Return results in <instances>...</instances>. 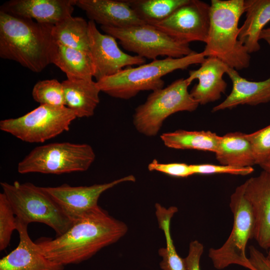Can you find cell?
<instances>
[{
    "mask_svg": "<svg viewBox=\"0 0 270 270\" xmlns=\"http://www.w3.org/2000/svg\"><path fill=\"white\" fill-rule=\"evenodd\" d=\"M127 231L126 224L98 206L74 220L62 234L54 238H41L35 242L48 258L64 266L88 260Z\"/></svg>",
    "mask_w": 270,
    "mask_h": 270,
    "instance_id": "cell-1",
    "label": "cell"
},
{
    "mask_svg": "<svg viewBox=\"0 0 270 270\" xmlns=\"http://www.w3.org/2000/svg\"><path fill=\"white\" fill-rule=\"evenodd\" d=\"M52 25L0 10V56L35 72L50 63Z\"/></svg>",
    "mask_w": 270,
    "mask_h": 270,
    "instance_id": "cell-2",
    "label": "cell"
},
{
    "mask_svg": "<svg viewBox=\"0 0 270 270\" xmlns=\"http://www.w3.org/2000/svg\"><path fill=\"white\" fill-rule=\"evenodd\" d=\"M244 0H212L210 28L202 51L238 70L248 68L250 56L239 40L238 22L245 13Z\"/></svg>",
    "mask_w": 270,
    "mask_h": 270,
    "instance_id": "cell-3",
    "label": "cell"
},
{
    "mask_svg": "<svg viewBox=\"0 0 270 270\" xmlns=\"http://www.w3.org/2000/svg\"><path fill=\"white\" fill-rule=\"evenodd\" d=\"M205 58L202 52H194L180 58L156 59L134 68L127 67L96 82L101 92L114 98L128 100L142 91L152 92L163 88L164 76L176 70L187 69L192 64H201Z\"/></svg>",
    "mask_w": 270,
    "mask_h": 270,
    "instance_id": "cell-4",
    "label": "cell"
},
{
    "mask_svg": "<svg viewBox=\"0 0 270 270\" xmlns=\"http://www.w3.org/2000/svg\"><path fill=\"white\" fill-rule=\"evenodd\" d=\"M16 219L28 225L34 222L44 224L60 236L72 226L73 221L42 188L31 182H0Z\"/></svg>",
    "mask_w": 270,
    "mask_h": 270,
    "instance_id": "cell-5",
    "label": "cell"
},
{
    "mask_svg": "<svg viewBox=\"0 0 270 270\" xmlns=\"http://www.w3.org/2000/svg\"><path fill=\"white\" fill-rule=\"evenodd\" d=\"M190 84L186 78H182L166 88L152 91L135 110L133 124L137 131L148 136H156L170 116L196 110L199 104L188 90Z\"/></svg>",
    "mask_w": 270,
    "mask_h": 270,
    "instance_id": "cell-6",
    "label": "cell"
},
{
    "mask_svg": "<svg viewBox=\"0 0 270 270\" xmlns=\"http://www.w3.org/2000/svg\"><path fill=\"white\" fill-rule=\"evenodd\" d=\"M96 154L86 144L53 142L34 148L18 165L21 174L37 172L60 174L87 170Z\"/></svg>",
    "mask_w": 270,
    "mask_h": 270,
    "instance_id": "cell-7",
    "label": "cell"
},
{
    "mask_svg": "<svg viewBox=\"0 0 270 270\" xmlns=\"http://www.w3.org/2000/svg\"><path fill=\"white\" fill-rule=\"evenodd\" d=\"M244 190L243 183L230 196V206L234 222L228 238L220 247L209 250L208 257L216 269L222 270L230 265L237 264L249 270H256L246 254L248 240L254 238V221Z\"/></svg>",
    "mask_w": 270,
    "mask_h": 270,
    "instance_id": "cell-8",
    "label": "cell"
},
{
    "mask_svg": "<svg viewBox=\"0 0 270 270\" xmlns=\"http://www.w3.org/2000/svg\"><path fill=\"white\" fill-rule=\"evenodd\" d=\"M76 118L66 106L40 105L21 116L0 120V129L24 142H44L68 131Z\"/></svg>",
    "mask_w": 270,
    "mask_h": 270,
    "instance_id": "cell-9",
    "label": "cell"
},
{
    "mask_svg": "<svg viewBox=\"0 0 270 270\" xmlns=\"http://www.w3.org/2000/svg\"><path fill=\"white\" fill-rule=\"evenodd\" d=\"M101 30L118 40L126 50L144 58L158 56L180 58L194 52L182 42L155 27L144 24L124 28L100 26Z\"/></svg>",
    "mask_w": 270,
    "mask_h": 270,
    "instance_id": "cell-10",
    "label": "cell"
},
{
    "mask_svg": "<svg viewBox=\"0 0 270 270\" xmlns=\"http://www.w3.org/2000/svg\"><path fill=\"white\" fill-rule=\"evenodd\" d=\"M210 4L188 0L164 20L150 24L177 40L206 42L210 28Z\"/></svg>",
    "mask_w": 270,
    "mask_h": 270,
    "instance_id": "cell-11",
    "label": "cell"
},
{
    "mask_svg": "<svg viewBox=\"0 0 270 270\" xmlns=\"http://www.w3.org/2000/svg\"><path fill=\"white\" fill-rule=\"evenodd\" d=\"M88 30L89 54L96 81L115 74L124 67L145 64L146 58L122 50L116 40L110 35L102 34L92 20L88 21Z\"/></svg>",
    "mask_w": 270,
    "mask_h": 270,
    "instance_id": "cell-12",
    "label": "cell"
},
{
    "mask_svg": "<svg viewBox=\"0 0 270 270\" xmlns=\"http://www.w3.org/2000/svg\"><path fill=\"white\" fill-rule=\"evenodd\" d=\"M135 180L133 175H129L109 182L90 186H73L65 184L58 186L42 187L74 222L99 206L98 200L104 192L119 184Z\"/></svg>",
    "mask_w": 270,
    "mask_h": 270,
    "instance_id": "cell-13",
    "label": "cell"
},
{
    "mask_svg": "<svg viewBox=\"0 0 270 270\" xmlns=\"http://www.w3.org/2000/svg\"><path fill=\"white\" fill-rule=\"evenodd\" d=\"M245 196L254 215V238L262 248H270V173L263 170L244 182Z\"/></svg>",
    "mask_w": 270,
    "mask_h": 270,
    "instance_id": "cell-14",
    "label": "cell"
},
{
    "mask_svg": "<svg viewBox=\"0 0 270 270\" xmlns=\"http://www.w3.org/2000/svg\"><path fill=\"white\" fill-rule=\"evenodd\" d=\"M76 0H11L4 2L0 10L36 22L55 25L72 16Z\"/></svg>",
    "mask_w": 270,
    "mask_h": 270,
    "instance_id": "cell-15",
    "label": "cell"
},
{
    "mask_svg": "<svg viewBox=\"0 0 270 270\" xmlns=\"http://www.w3.org/2000/svg\"><path fill=\"white\" fill-rule=\"evenodd\" d=\"M20 241L16 248L0 260V270H64V266L48 258L30 237L28 225L16 218Z\"/></svg>",
    "mask_w": 270,
    "mask_h": 270,
    "instance_id": "cell-16",
    "label": "cell"
},
{
    "mask_svg": "<svg viewBox=\"0 0 270 270\" xmlns=\"http://www.w3.org/2000/svg\"><path fill=\"white\" fill-rule=\"evenodd\" d=\"M228 67L217 58L208 57L198 69L189 71L188 82L190 84L194 80H198L190 92L199 104L216 101L226 92L227 84L223 76Z\"/></svg>",
    "mask_w": 270,
    "mask_h": 270,
    "instance_id": "cell-17",
    "label": "cell"
},
{
    "mask_svg": "<svg viewBox=\"0 0 270 270\" xmlns=\"http://www.w3.org/2000/svg\"><path fill=\"white\" fill-rule=\"evenodd\" d=\"M76 6L101 26L124 28L146 24L126 0H76Z\"/></svg>",
    "mask_w": 270,
    "mask_h": 270,
    "instance_id": "cell-18",
    "label": "cell"
},
{
    "mask_svg": "<svg viewBox=\"0 0 270 270\" xmlns=\"http://www.w3.org/2000/svg\"><path fill=\"white\" fill-rule=\"evenodd\" d=\"M226 74L232 82V90L226 98L214 106L212 112L232 109L238 106H256L270 102V77L262 81H250L228 67Z\"/></svg>",
    "mask_w": 270,
    "mask_h": 270,
    "instance_id": "cell-19",
    "label": "cell"
},
{
    "mask_svg": "<svg viewBox=\"0 0 270 270\" xmlns=\"http://www.w3.org/2000/svg\"><path fill=\"white\" fill-rule=\"evenodd\" d=\"M62 82L66 106L72 110L76 118L92 116L100 103L101 92L96 82L92 79H66Z\"/></svg>",
    "mask_w": 270,
    "mask_h": 270,
    "instance_id": "cell-20",
    "label": "cell"
},
{
    "mask_svg": "<svg viewBox=\"0 0 270 270\" xmlns=\"http://www.w3.org/2000/svg\"><path fill=\"white\" fill-rule=\"evenodd\" d=\"M50 63L65 73L68 80H92L94 66L89 53L64 46L53 40Z\"/></svg>",
    "mask_w": 270,
    "mask_h": 270,
    "instance_id": "cell-21",
    "label": "cell"
},
{
    "mask_svg": "<svg viewBox=\"0 0 270 270\" xmlns=\"http://www.w3.org/2000/svg\"><path fill=\"white\" fill-rule=\"evenodd\" d=\"M246 19L240 28L239 40L250 54L260 48L259 36L270 22V0H246Z\"/></svg>",
    "mask_w": 270,
    "mask_h": 270,
    "instance_id": "cell-22",
    "label": "cell"
},
{
    "mask_svg": "<svg viewBox=\"0 0 270 270\" xmlns=\"http://www.w3.org/2000/svg\"><path fill=\"white\" fill-rule=\"evenodd\" d=\"M214 154L222 165L248 167L256 164L252 144L246 134L242 132H231L220 136Z\"/></svg>",
    "mask_w": 270,
    "mask_h": 270,
    "instance_id": "cell-23",
    "label": "cell"
},
{
    "mask_svg": "<svg viewBox=\"0 0 270 270\" xmlns=\"http://www.w3.org/2000/svg\"><path fill=\"white\" fill-rule=\"evenodd\" d=\"M160 139L168 148L178 150H195L215 153L220 136L211 131L178 130L161 134Z\"/></svg>",
    "mask_w": 270,
    "mask_h": 270,
    "instance_id": "cell-24",
    "label": "cell"
},
{
    "mask_svg": "<svg viewBox=\"0 0 270 270\" xmlns=\"http://www.w3.org/2000/svg\"><path fill=\"white\" fill-rule=\"evenodd\" d=\"M54 41L89 53L88 22L82 17L70 16L52 26Z\"/></svg>",
    "mask_w": 270,
    "mask_h": 270,
    "instance_id": "cell-25",
    "label": "cell"
},
{
    "mask_svg": "<svg viewBox=\"0 0 270 270\" xmlns=\"http://www.w3.org/2000/svg\"><path fill=\"white\" fill-rule=\"evenodd\" d=\"M156 214L159 228L164 231L166 246L158 250V254L162 258L160 265L163 270H186L184 258L178 254L173 242L170 232V220L178 208L170 206L168 208L156 204Z\"/></svg>",
    "mask_w": 270,
    "mask_h": 270,
    "instance_id": "cell-26",
    "label": "cell"
},
{
    "mask_svg": "<svg viewBox=\"0 0 270 270\" xmlns=\"http://www.w3.org/2000/svg\"><path fill=\"white\" fill-rule=\"evenodd\" d=\"M188 0H126L130 6L146 24L161 22Z\"/></svg>",
    "mask_w": 270,
    "mask_h": 270,
    "instance_id": "cell-27",
    "label": "cell"
},
{
    "mask_svg": "<svg viewBox=\"0 0 270 270\" xmlns=\"http://www.w3.org/2000/svg\"><path fill=\"white\" fill-rule=\"evenodd\" d=\"M32 96L40 105L66 106L62 82L56 79L38 82L33 87Z\"/></svg>",
    "mask_w": 270,
    "mask_h": 270,
    "instance_id": "cell-28",
    "label": "cell"
},
{
    "mask_svg": "<svg viewBox=\"0 0 270 270\" xmlns=\"http://www.w3.org/2000/svg\"><path fill=\"white\" fill-rule=\"evenodd\" d=\"M5 194H0V250L9 245L12 233L16 230V216Z\"/></svg>",
    "mask_w": 270,
    "mask_h": 270,
    "instance_id": "cell-29",
    "label": "cell"
},
{
    "mask_svg": "<svg viewBox=\"0 0 270 270\" xmlns=\"http://www.w3.org/2000/svg\"><path fill=\"white\" fill-rule=\"evenodd\" d=\"M246 136L252 144L256 164L260 165L270 158V124Z\"/></svg>",
    "mask_w": 270,
    "mask_h": 270,
    "instance_id": "cell-30",
    "label": "cell"
},
{
    "mask_svg": "<svg viewBox=\"0 0 270 270\" xmlns=\"http://www.w3.org/2000/svg\"><path fill=\"white\" fill-rule=\"evenodd\" d=\"M194 174H228L246 176L254 171L252 166L238 167L228 165L212 164H190Z\"/></svg>",
    "mask_w": 270,
    "mask_h": 270,
    "instance_id": "cell-31",
    "label": "cell"
},
{
    "mask_svg": "<svg viewBox=\"0 0 270 270\" xmlns=\"http://www.w3.org/2000/svg\"><path fill=\"white\" fill-rule=\"evenodd\" d=\"M148 168L150 171H157L175 177L186 178L194 175L191 165L184 163L161 164L154 159Z\"/></svg>",
    "mask_w": 270,
    "mask_h": 270,
    "instance_id": "cell-32",
    "label": "cell"
},
{
    "mask_svg": "<svg viewBox=\"0 0 270 270\" xmlns=\"http://www.w3.org/2000/svg\"><path fill=\"white\" fill-rule=\"evenodd\" d=\"M204 249L203 244L197 240L190 244L188 253L184 258L186 270H200V260Z\"/></svg>",
    "mask_w": 270,
    "mask_h": 270,
    "instance_id": "cell-33",
    "label": "cell"
},
{
    "mask_svg": "<svg viewBox=\"0 0 270 270\" xmlns=\"http://www.w3.org/2000/svg\"><path fill=\"white\" fill-rule=\"evenodd\" d=\"M248 258L256 270H270V261L266 256L251 246L249 247Z\"/></svg>",
    "mask_w": 270,
    "mask_h": 270,
    "instance_id": "cell-34",
    "label": "cell"
},
{
    "mask_svg": "<svg viewBox=\"0 0 270 270\" xmlns=\"http://www.w3.org/2000/svg\"><path fill=\"white\" fill-rule=\"evenodd\" d=\"M259 38L266 41L270 46V28H264L261 32Z\"/></svg>",
    "mask_w": 270,
    "mask_h": 270,
    "instance_id": "cell-35",
    "label": "cell"
},
{
    "mask_svg": "<svg viewBox=\"0 0 270 270\" xmlns=\"http://www.w3.org/2000/svg\"><path fill=\"white\" fill-rule=\"evenodd\" d=\"M259 166L263 170L270 173V158L260 164Z\"/></svg>",
    "mask_w": 270,
    "mask_h": 270,
    "instance_id": "cell-36",
    "label": "cell"
},
{
    "mask_svg": "<svg viewBox=\"0 0 270 270\" xmlns=\"http://www.w3.org/2000/svg\"><path fill=\"white\" fill-rule=\"evenodd\" d=\"M266 256L268 260L270 261V248L268 250V254L266 255Z\"/></svg>",
    "mask_w": 270,
    "mask_h": 270,
    "instance_id": "cell-37",
    "label": "cell"
}]
</instances>
